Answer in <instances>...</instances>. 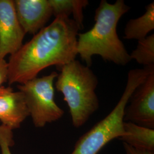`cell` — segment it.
<instances>
[{
    "instance_id": "6da1fadb",
    "label": "cell",
    "mask_w": 154,
    "mask_h": 154,
    "mask_svg": "<svg viewBox=\"0 0 154 154\" xmlns=\"http://www.w3.org/2000/svg\"><path fill=\"white\" fill-rule=\"evenodd\" d=\"M80 30L70 17H55L49 25L42 29L11 55L8 62V84H22L37 77L47 67L59 68L75 60Z\"/></svg>"
},
{
    "instance_id": "7a4b0ae2",
    "label": "cell",
    "mask_w": 154,
    "mask_h": 154,
    "mask_svg": "<svg viewBox=\"0 0 154 154\" xmlns=\"http://www.w3.org/2000/svg\"><path fill=\"white\" fill-rule=\"evenodd\" d=\"M130 7L123 0L110 4L102 0L95 12V23L88 32L79 33L77 54L86 66L92 65V57L99 55L104 61L125 66L131 61L123 42L118 37L117 25Z\"/></svg>"
},
{
    "instance_id": "3957f363",
    "label": "cell",
    "mask_w": 154,
    "mask_h": 154,
    "mask_svg": "<svg viewBox=\"0 0 154 154\" xmlns=\"http://www.w3.org/2000/svg\"><path fill=\"white\" fill-rule=\"evenodd\" d=\"M55 88L63 95L72 117V126H83L98 110L99 99L95 93L98 79L90 67L74 60L59 67Z\"/></svg>"
},
{
    "instance_id": "277c9868",
    "label": "cell",
    "mask_w": 154,
    "mask_h": 154,
    "mask_svg": "<svg viewBox=\"0 0 154 154\" xmlns=\"http://www.w3.org/2000/svg\"><path fill=\"white\" fill-rule=\"evenodd\" d=\"M153 71L154 66H149L128 72L126 88L114 108L78 139L70 154H98L110 141L119 139L125 134V110L130 98L135 88Z\"/></svg>"
},
{
    "instance_id": "5b68a950",
    "label": "cell",
    "mask_w": 154,
    "mask_h": 154,
    "mask_svg": "<svg viewBox=\"0 0 154 154\" xmlns=\"http://www.w3.org/2000/svg\"><path fill=\"white\" fill-rule=\"evenodd\" d=\"M58 74L52 72L49 75L34 78L17 86L24 95L29 114L37 128L57 121L64 114V111L54 100V81Z\"/></svg>"
},
{
    "instance_id": "8992f818",
    "label": "cell",
    "mask_w": 154,
    "mask_h": 154,
    "mask_svg": "<svg viewBox=\"0 0 154 154\" xmlns=\"http://www.w3.org/2000/svg\"><path fill=\"white\" fill-rule=\"evenodd\" d=\"M125 110L124 121L154 128V71L131 95Z\"/></svg>"
},
{
    "instance_id": "52a82bcc",
    "label": "cell",
    "mask_w": 154,
    "mask_h": 154,
    "mask_svg": "<svg viewBox=\"0 0 154 154\" xmlns=\"http://www.w3.org/2000/svg\"><path fill=\"white\" fill-rule=\"evenodd\" d=\"M17 17L14 1L0 0V60L16 53L25 35Z\"/></svg>"
},
{
    "instance_id": "ba28073f",
    "label": "cell",
    "mask_w": 154,
    "mask_h": 154,
    "mask_svg": "<svg viewBox=\"0 0 154 154\" xmlns=\"http://www.w3.org/2000/svg\"><path fill=\"white\" fill-rule=\"evenodd\" d=\"M14 4L23 32L35 35L49 21L53 11L49 0H15Z\"/></svg>"
},
{
    "instance_id": "9c48e42d",
    "label": "cell",
    "mask_w": 154,
    "mask_h": 154,
    "mask_svg": "<svg viewBox=\"0 0 154 154\" xmlns=\"http://www.w3.org/2000/svg\"><path fill=\"white\" fill-rule=\"evenodd\" d=\"M29 112L23 94L13 88L0 87V121L11 130L19 128Z\"/></svg>"
},
{
    "instance_id": "30bf717a",
    "label": "cell",
    "mask_w": 154,
    "mask_h": 154,
    "mask_svg": "<svg viewBox=\"0 0 154 154\" xmlns=\"http://www.w3.org/2000/svg\"><path fill=\"white\" fill-rule=\"evenodd\" d=\"M125 134L119 140L135 149L154 151V130L132 122H124Z\"/></svg>"
},
{
    "instance_id": "8fae6325",
    "label": "cell",
    "mask_w": 154,
    "mask_h": 154,
    "mask_svg": "<svg viewBox=\"0 0 154 154\" xmlns=\"http://www.w3.org/2000/svg\"><path fill=\"white\" fill-rule=\"evenodd\" d=\"M154 30V2H152L146 6V11L142 16L127 22L123 38L138 41L145 38Z\"/></svg>"
},
{
    "instance_id": "7c38bea8",
    "label": "cell",
    "mask_w": 154,
    "mask_h": 154,
    "mask_svg": "<svg viewBox=\"0 0 154 154\" xmlns=\"http://www.w3.org/2000/svg\"><path fill=\"white\" fill-rule=\"evenodd\" d=\"M54 17L64 16L70 17L72 15L73 20L82 29L83 28V9L88 5V0H49Z\"/></svg>"
},
{
    "instance_id": "4fadbf2b",
    "label": "cell",
    "mask_w": 154,
    "mask_h": 154,
    "mask_svg": "<svg viewBox=\"0 0 154 154\" xmlns=\"http://www.w3.org/2000/svg\"><path fill=\"white\" fill-rule=\"evenodd\" d=\"M130 58L144 67L154 66V34L138 41L136 48L131 53Z\"/></svg>"
},
{
    "instance_id": "5bb4252c",
    "label": "cell",
    "mask_w": 154,
    "mask_h": 154,
    "mask_svg": "<svg viewBox=\"0 0 154 154\" xmlns=\"http://www.w3.org/2000/svg\"><path fill=\"white\" fill-rule=\"evenodd\" d=\"M14 144L12 130L3 125H0L1 154H11V147Z\"/></svg>"
},
{
    "instance_id": "9a60e30c",
    "label": "cell",
    "mask_w": 154,
    "mask_h": 154,
    "mask_svg": "<svg viewBox=\"0 0 154 154\" xmlns=\"http://www.w3.org/2000/svg\"><path fill=\"white\" fill-rule=\"evenodd\" d=\"M8 63L5 59L0 60V87L8 81Z\"/></svg>"
},
{
    "instance_id": "2e32d148",
    "label": "cell",
    "mask_w": 154,
    "mask_h": 154,
    "mask_svg": "<svg viewBox=\"0 0 154 154\" xmlns=\"http://www.w3.org/2000/svg\"><path fill=\"white\" fill-rule=\"evenodd\" d=\"M123 146L126 154H154V152L135 149L126 143H123Z\"/></svg>"
}]
</instances>
